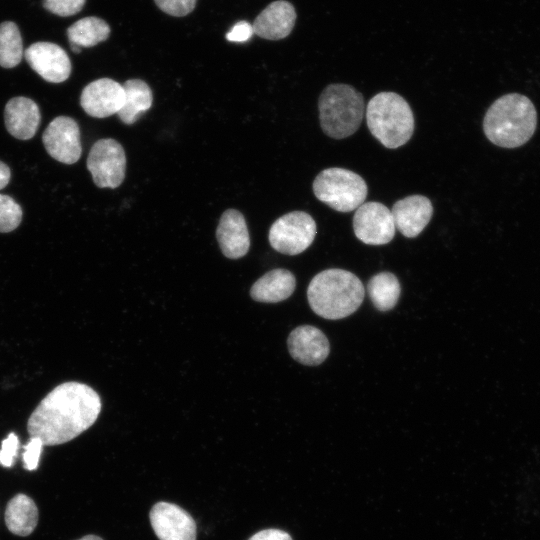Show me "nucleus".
I'll return each instance as SVG.
<instances>
[{
    "label": "nucleus",
    "mask_w": 540,
    "mask_h": 540,
    "mask_svg": "<svg viewBox=\"0 0 540 540\" xmlns=\"http://www.w3.org/2000/svg\"><path fill=\"white\" fill-rule=\"evenodd\" d=\"M101 411V399L90 386L70 381L56 386L28 419L30 437L44 445L71 441L91 427Z\"/></svg>",
    "instance_id": "1"
},
{
    "label": "nucleus",
    "mask_w": 540,
    "mask_h": 540,
    "mask_svg": "<svg viewBox=\"0 0 540 540\" xmlns=\"http://www.w3.org/2000/svg\"><path fill=\"white\" fill-rule=\"evenodd\" d=\"M364 295L360 279L352 272L338 268L316 274L307 288L311 309L329 320L342 319L354 313L362 304Z\"/></svg>",
    "instance_id": "2"
},
{
    "label": "nucleus",
    "mask_w": 540,
    "mask_h": 540,
    "mask_svg": "<svg viewBox=\"0 0 540 540\" xmlns=\"http://www.w3.org/2000/svg\"><path fill=\"white\" fill-rule=\"evenodd\" d=\"M536 109L529 98L517 93L498 98L487 110L483 130L493 144L515 148L525 144L534 134Z\"/></svg>",
    "instance_id": "3"
},
{
    "label": "nucleus",
    "mask_w": 540,
    "mask_h": 540,
    "mask_svg": "<svg viewBox=\"0 0 540 540\" xmlns=\"http://www.w3.org/2000/svg\"><path fill=\"white\" fill-rule=\"evenodd\" d=\"M367 126L386 148L406 144L414 132V115L407 101L395 92H380L366 107Z\"/></svg>",
    "instance_id": "4"
},
{
    "label": "nucleus",
    "mask_w": 540,
    "mask_h": 540,
    "mask_svg": "<svg viewBox=\"0 0 540 540\" xmlns=\"http://www.w3.org/2000/svg\"><path fill=\"white\" fill-rule=\"evenodd\" d=\"M319 120L323 132L343 139L354 134L363 119V95L348 84H330L318 100Z\"/></svg>",
    "instance_id": "5"
},
{
    "label": "nucleus",
    "mask_w": 540,
    "mask_h": 540,
    "mask_svg": "<svg viewBox=\"0 0 540 540\" xmlns=\"http://www.w3.org/2000/svg\"><path fill=\"white\" fill-rule=\"evenodd\" d=\"M313 192L318 200L339 212H351L362 205L368 187L357 173L339 167L322 170L314 179Z\"/></svg>",
    "instance_id": "6"
},
{
    "label": "nucleus",
    "mask_w": 540,
    "mask_h": 540,
    "mask_svg": "<svg viewBox=\"0 0 540 540\" xmlns=\"http://www.w3.org/2000/svg\"><path fill=\"white\" fill-rule=\"evenodd\" d=\"M317 233L315 220L304 211H293L278 218L270 227L269 242L273 249L286 255L304 252Z\"/></svg>",
    "instance_id": "7"
},
{
    "label": "nucleus",
    "mask_w": 540,
    "mask_h": 540,
    "mask_svg": "<svg viewBox=\"0 0 540 540\" xmlns=\"http://www.w3.org/2000/svg\"><path fill=\"white\" fill-rule=\"evenodd\" d=\"M93 182L100 188H117L125 178L126 155L122 145L112 138L93 144L87 158Z\"/></svg>",
    "instance_id": "8"
},
{
    "label": "nucleus",
    "mask_w": 540,
    "mask_h": 540,
    "mask_svg": "<svg viewBox=\"0 0 540 540\" xmlns=\"http://www.w3.org/2000/svg\"><path fill=\"white\" fill-rule=\"evenodd\" d=\"M353 230L361 242L383 245L394 238L396 228L391 210L380 202L370 201L356 209Z\"/></svg>",
    "instance_id": "9"
},
{
    "label": "nucleus",
    "mask_w": 540,
    "mask_h": 540,
    "mask_svg": "<svg viewBox=\"0 0 540 540\" xmlns=\"http://www.w3.org/2000/svg\"><path fill=\"white\" fill-rule=\"evenodd\" d=\"M42 141L47 153L64 164L77 162L82 154L79 126L68 116L54 118L43 132Z\"/></svg>",
    "instance_id": "10"
},
{
    "label": "nucleus",
    "mask_w": 540,
    "mask_h": 540,
    "mask_svg": "<svg viewBox=\"0 0 540 540\" xmlns=\"http://www.w3.org/2000/svg\"><path fill=\"white\" fill-rule=\"evenodd\" d=\"M151 526L159 540H196V523L176 504L158 502L151 508Z\"/></svg>",
    "instance_id": "11"
},
{
    "label": "nucleus",
    "mask_w": 540,
    "mask_h": 540,
    "mask_svg": "<svg viewBox=\"0 0 540 540\" xmlns=\"http://www.w3.org/2000/svg\"><path fill=\"white\" fill-rule=\"evenodd\" d=\"M30 67L44 80L61 83L71 74V62L65 50L51 42H36L24 51Z\"/></svg>",
    "instance_id": "12"
},
{
    "label": "nucleus",
    "mask_w": 540,
    "mask_h": 540,
    "mask_svg": "<svg viewBox=\"0 0 540 540\" xmlns=\"http://www.w3.org/2000/svg\"><path fill=\"white\" fill-rule=\"evenodd\" d=\"M124 97L122 84L110 78H100L84 87L80 104L88 115L106 118L119 112Z\"/></svg>",
    "instance_id": "13"
},
{
    "label": "nucleus",
    "mask_w": 540,
    "mask_h": 540,
    "mask_svg": "<svg viewBox=\"0 0 540 540\" xmlns=\"http://www.w3.org/2000/svg\"><path fill=\"white\" fill-rule=\"evenodd\" d=\"M287 345L292 358L308 366L321 364L330 352L325 334L311 325H302L292 330Z\"/></svg>",
    "instance_id": "14"
},
{
    "label": "nucleus",
    "mask_w": 540,
    "mask_h": 540,
    "mask_svg": "<svg viewBox=\"0 0 540 540\" xmlns=\"http://www.w3.org/2000/svg\"><path fill=\"white\" fill-rule=\"evenodd\" d=\"M395 228L405 237L418 236L427 226L433 215L429 198L411 195L394 203L391 210Z\"/></svg>",
    "instance_id": "15"
},
{
    "label": "nucleus",
    "mask_w": 540,
    "mask_h": 540,
    "mask_svg": "<svg viewBox=\"0 0 540 540\" xmlns=\"http://www.w3.org/2000/svg\"><path fill=\"white\" fill-rule=\"evenodd\" d=\"M293 5L284 0L270 3L252 24L254 34L268 40H280L287 37L296 22Z\"/></svg>",
    "instance_id": "16"
},
{
    "label": "nucleus",
    "mask_w": 540,
    "mask_h": 540,
    "mask_svg": "<svg viewBox=\"0 0 540 540\" xmlns=\"http://www.w3.org/2000/svg\"><path fill=\"white\" fill-rule=\"evenodd\" d=\"M216 237L222 253L227 258H241L249 250L250 238L245 218L235 209H228L222 214Z\"/></svg>",
    "instance_id": "17"
},
{
    "label": "nucleus",
    "mask_w": 540,
    "mask_h": 540,
    "mask_svg": "<svg viewBox=\"0 0 540 540\" xmlns=\"http://www.w3.org/2000/svg\"><path fill=\"white\" fill-rule=\"evenodd\" d=\"M4 120L7 131L13 137L29 140L37 132L41 114L36 102L30 98L18 96L6 103Z\"/></svg>",
    "instance_id": "18"
},
{
    "label": "nucleus",
    "mask_w": 540,
    "mask_h": 540,
    "mask_svg": "<svg viewBox=\"0 0 540 540\" xmlns=\"http://www.w3.org/2000/svg\"><path fill=\"white\" fill-rule=\"evenodd\" d=\"M296 286L294 275L287 269H273L260 277L251 287L253 300L277 303L291 296Z\"/></svg>",
    "instance_id": "19"
},
{
    "label": "nucleus",
    "mask_w": 540,
    "mask_h": 540,
    "mask_svg": "<svg viewBox=\"0 0 540 540\" xmlns=\"http://www.w3.org/2000/svg\"><path fill=\"white\" fill-rule=\"evenodd\" d=\"M5 523L15 535H30L38 523V508L35 502L23 493L15 495L7 504Z\"/></svg>",
    "instance_id": "20"
},
{
    "label": "nucleus",
    "mask_w": 540,
    "mask_h": 540,
    "mask_svg": "<svg viewBox=\"0 0 540 540\" xmlns=\"http://www.w3.org/2000/svg\"><path fill=\"white\" fill-rule=\"evenodd\" d=\"M122 86L124 103L117 115L123 123L130 125L152 106L153 95L148 84L140 79L127 80Z\"/></svg>",
    "instance_id": "21"
},
{
    "label": "nucleus",
    "mask_w": 540,
    "mask_h": 540,
    "mask_svg": "<svg viewBox=\"0 0 540 540\" xmlns=\"http://www.w3.org/2000/svg\"><path fill=\"white\" fill-rule=\"evenodd\" d=\"M110 35V27L101 18L90 16L73 23L67 29L71 49L75 53L81 52L82 47H93L105 41Z\"/></svg>",
    "instance_id": "22"
},
{
    "label": "nucleus",
    "mask_w": 540,
    "mask_h": 540,
    "mask_svg": "<svg viewBox=\"0 0 540 540\" xmlns=\"http://www.w3.org/2000/svg\"><path fill=\"white\" fill-rule=\"evenodd\" d=\"M367 292L374 307L384 312L395 307L400 297L401 287L394 274L380 272L369 280Z\"/></svg>",
    "instance_id": "23"
},
{
    "label": "nucleus",
    "mask_w": 540,
    "mask_h": 540,
    "mask_svg": "<svg viewBox=\"0 0 540 540\" xmlns=\"http://www.w3.org/2000/svg\"><path fill=\"white\" fill-rule=\"evenodd\" d=\"M23 42L18 26L12 21L0 24V66L13 68L23 58Z\"/></svg>",
    "instance_id": "24"
},
{
    "label": "nucleus",
    "mask_w": 540,
    "mask_h": 540,
    "mask_svg": "<svg viewBox=\"0 0 540 540\" xmlns=\"http://www.w3.org/2000/svg\"><path fill=\"white\" fill-rule=\"evenodd\" d=\"M21 206L8 195L0 194V233H9L21 223Z\"/></svg>",
    "instance_id": "25"
},
{
    "label": "nucleus",
    "mask_w": 540,
    "mask_h": 540,
    "mask_svg": "<svg viewBox=\"0 0 540 540\" xmlns=\"http://www.w3.org/2000/svg\"><path fill=\"white\" fill-rule=\"evenodd\" d=\"M86 0H43V6L49 12L68 17L80 12Z\"/></svg>",
    "instance_id": "26"
},
{
    "label": "nucleus",
    "mask_w": 540,
    "mask_h": 540,
    "mask_svg": "<svg viewBox=\"0 0 540 540\" xmlns=\"http://www.w3.org/2000/svg\"><path fill=\"white\" fill-rule=\"evenodd\" d=\"M156 5L165 13L182 17L193 11L197 0H154Z\"/></svg>",
    "instance_id": "27"
},
{
    "label": "nucleus",
    "mask_w": 540,
    "mask_h": 540,
    "mask_svg": "<svg viewBox=\"0 0 540 540\" xmlns=\"http://www.w3.org/2000/svg\"><path fill=\"white\" fill-rule=\"evenodd\" d=\"M43 445L41 439L30 437V440L23 447L22 458L26 470L32 471L37 468Z\"/></svg>",
    "instance_id": "28"
},
{
    "label": "nucleus",
    "mask_w": 540,
    "mask_h": 540,
    "mask_svg": "<svg viewBox=\"0 0 540 540\" xmlns=\"http://www.w3.org/2000/svg\"><path fill=\"white\" fill-rule=\"evenodd\" d=\"M19 440L15 433H10L1 443L0 449V465L3 467H11L14 458L17 455Z\"/></svg>",
    "instance_id": "29"
},
{
    "label": "nucleus",
    "mask_w": 540,
    "mask_h": 540,
    "mask_svg": "<svg viewBox=\"0 0 540 540\" xmlns=\"http://www.w3.org/2000/svg\"><path fill=\"white\" fill-rule=\"evenodd\" d=\"M253 34L252 24L247 21H239L226 34V39L231 42H246Z\"/></svg>",
    "instance_id": "30"
},
{
    "label": "nucleus",
    "mask_w": 540,
    "mask_h": 540,
    "mask_svg": "<svg viewBox=\"0 0 540 540\" xmlns=\"http://www.w3.org/2000/svg\"><path fill=\"white\" fill-rule=\"evenodd\" d=\"M248 540H292V538L280 529H265L255 533Z\"/></svg>",
    "instance_id": "31"
},
{
    "label": "nucleus",
    "mask_w": 540,
    "mask_h": 540,
    "mask_svg": "<svg viewBox=\"0 0 540 540\" xmlns=\"http://www.w3.org/2000/svg\"><path fill=\"white\" fill-rule=\"evenodd\" d=\"M10 177V168L4 162L0 161V190L9 184Z\"/></svg>",
    "instance_id": "32"
},
{
    "label": "nucleus",
    "mask_w": 540,
    "mask_h": 540,
    "mask_svg": "<svg viewBox=\"0 0 540 540\" xmlns=\"http://www.w3.org/2000/svg\"><path fill=\"white\" fill-rule=\"evenodd\" d=\"M78 540H103V539L96 535H86Z\"/></svg>",
    "instance_id": "33"
}]
</instances>
